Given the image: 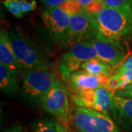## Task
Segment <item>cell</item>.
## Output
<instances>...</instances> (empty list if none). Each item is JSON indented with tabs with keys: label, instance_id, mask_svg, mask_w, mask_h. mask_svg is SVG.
<instances>
[{
	"label": "cell",
	"instance_id": "ba28073f",
	"mask_svg": "<svg viewBox=\"0 0 132 132\" xmlns=\"http://www.w3.org/2000/svg\"><path fill=\"white\" fill-rule=\"evenodd\" d=\"M95 38V24L93 15L84 10L71 16L68 37L64 46L71 47L76 43Z\"/></svg>",
	"mask_w": 132,
	"mask_h": 132
},
{
	"label": "cell",
	"instance_id": "3957f363",
	"mask_svg": "<svg viewBox=\"0 0 132 132\" xmlns=\"http://www.w3.org/2000/svg\"><path fill=\"white\" fill-rule=\"evenodd\" d=\"M9 38L15 54L25 71L48 70V63L38 48L19 30H10Z\"/></svg>",
	"mask_w": 132,
	"mask_h": 132
},
{
	"label": "cell",
	"instance_id": "30bf717a",
	"mask_svg": "<svg viewBox=\"0 0 132 132\" xmlns=\"http://www.w3.org/2000/svg\"><path fill=\"white\" fill-rule=\"evenodd\" d=\"M109 76L104 74H93L81 70L74 72L70 79V87L73 92L105 88Z\"/></svg>",
	"mask_w": 132,
	"mask_h": 132
},
{
	"label": "cell",
	"instance_id": "8992f818",
	"mask_svg": "<svg viewBox=\"0 0 132 132\" xmlns=\"http://www.w3.org/2000/svg\"><path fill=\"white\" fill-rule=\"evenodd\" d=\"M42 108L60 122L65 124L70 118L69 103L65 87L60 80L55 78L51 90L44 98Z\"/></svg>",
	"mask_w": 132,
	"mask_h": 132
},
{
	"label": "cell",
	"instance_id": "9a60e30c",
	"mask_svg": "<svg viewBox=\"0 0 132 132\" xmlns=\"http://www.w3.org/2000/svg\"><path fill=\"white\" fill-rule=\"evenodd\" d=\"M81 70L87 71L93 74H104V75H113V68L108 63L99 60L98 58H94L85 62L81 67Z\"/></svg>",
	"mask_w": 132,
	"mask_h": 132
},
{
	"label": "cell",
	"instance_id": "484cf974",
	"mask_svg": "<svg viewBox=\"0 0 132 132\" xmlns=\"http://www.w3.org/2000/svg\"><path fill=\"white\" fill-rule=\"evenodd\" d=\"M67 0H40L46 7H60L64 2Z\"/></svg>",
	"mask_w": 132,
	"mask_h": 132
},
{
	"label": "cell",
	"instance_id": "83f0119b",
	"mask_svg": "<svg viewBox=\"0 0 132 132\" xmlns=\"http://www.w3.org/2000/svg\"><path fill=\"white\" fill-rule=\"evenodd\" d=\"M77 1L80 3L83 7H85L87 6L88 5H90L91 2L95 1V0H77Z\"/></svg>",
	"mask_w": 132,
	"mask_h": 132
},
{
	"label": "cell",
	"instance_id": "603a6c76",
	"mask_svg": "<svg viewBox=\"0 0 132 132\" xmlns=\"http://www.w3.org/2000/svg\"><path fill=\"white\" fill-rule=\"evenodd\" d=\"M115 76H118L121 80L122 85H121V89L120 90L125 89L126 87H127L128 86H129L131 84H132V70H129V71H126L121 74Z\"/></svg>",
	"mask_w": 132,
	"mask_h": 132
},
{
	"label": "cell",
	"instance_id": "7c38bea8",
	"mask_svg": "<svg viewBox=\"0 0 132 132\" xmlns=\"http://www.w3.org/2000/svg\"><path fill=\"white\" fill-rule=\"evenodd\" d=\"M90 42L95 49L97 58L108 63L114 69L118 68L125 61L126 54L123 48L98 39H93Z\"/></svg>",
	"mask_w": 132,
	"mask_h": 132
},
{
	"label": "cell",
	"instance_id": "2e32d148",
	"mask_svg": "<svg viewBox=\"0 0 132 132\" xmlns=\"http://www.w3.org/2000/svg\"><path fill=\"white\" fill-rule=\"evenodd\" d=\"M33 132H68V127L57 120L41 119L35 123Z\"/></svg>",
	"mask_w": 132,
	"mask_h": 132
},
{
	"label": "cell",
	"instance_id": "d4e9b609",
	"mask_svg": "<svg viewBox=\"0 0 132 132\" xmlns=\"http://www.w3.org/2000/svg\"><path fill=\"white\" fill-rule=\"evenodd\" d=\"M114 95L123 97V98H132V84L128 86L123 90H120L117 91Z\"/></svg>",
	"mask_w": 132,
	"mask_h": 132
},
{
	"label": "cell",
	"instance_id": "52a82bcc",
	"mask_svg": "<svg viewBox=\"0 0 132 132\" xmlns=\"http://www.w3.org/2000/svg\"><path fill=\"white\" fill-rule=\"evenodd\" d=\"M114 93L106 88L73 92L72 99L78 107L90 109L101 112H112Z\"/></svg>",
	"mask_w": 132,
	"mask_h": 132
},
{
	"label": "cell",
	"instance_id": "4fadbf2b",
	"mask_svg": "<svg viewBox=\"0 0 132 132\" xmlns=\"http://www.w3.org/2000/svg\"><path fill=\"white\" fill-rule=\"evenodd\" d=\"M112 113L123 125L132 128V98L114 95Z\"/></svg>",
	"mask_w": 132,
	"mask_h": 132
},
{
	"label": "cell",
	"instance_id": "e0dca14e",
	"mask_svg": "<svg viewBox=\"0 0 132 132\" xmlns=\"http://www.w3.org/2000/svg\"><path fill=\"white\" fill-rule=\"evenodd\" d=\"M24 0H5L3 5L15 18L21 19L24 16L22 5Z\"/></svg>",
	"mask_w": 132,
	"mask_h": 132
},
{
	"label": "cell",
	"instance_id": "d6986e66",
	"mask_svg": "<svg viewBox=\"0 0 132 132\" xmlns=\"http://www.w3.org/2000/svg\"><path fill=\"white\" fill-rule=\"evenodd\" d=\"M105 8H106V7L101 0H95L94 2H91L90 5L85 7L84 10L91 15L95 16L99 14Z\"/></svg>",
	"mask_w": 132,
	"mask_h": 132
},
{
	"label": "cell",
	"instance_id": "5b68a950",
	"mask_svg": "<svg viewBox=\"0 0 132 132\" xmlns=\"http://www.w3.org/2000/svg\"><path fill=\"white\" fill-rule=\"evenodd\" d=\"M97 58L94 46L90 41L76 43L70 50L62 55L58 71L65 81H70L71 75L80 68L82 64L90 60Z\"/></svg>",
	"mask_w": 132,
	"mask_h": 132
},
{
	"label": "cell",
	"instance_id": "5bb4252c",
	"mask_svg": "<svg viewBox=\"0 0 132 132\" xmlns=\"http://www.w3.org/2000/svg\"><path fill=\"white\" fill-rule=\"evenodd\" d=\"M18 79L3 65L0 64V87L1 90L10 96H15L19 92Z\"/></svg>",
	"mask_w": 132,
	"mask_h": 132
},
{
	"label": "cell",
	"instance_id": "7402d4cb",
	"mask_svg": "<svg viewBox=\"0 0 132 132\" xmlns=\"http://www.w3.org/2000/svg\"><path fill=\"white\" fill-rule=\"evenodd\" d=\"M129 70H132V54L125 60V61L121 64V65L119 66L118 68L114 71L113 74L119 75Z\"/></svg>",
	"mask_w": 132,
	"mask_h": 132
},
{
	"label": "cell",
	"instance_id": "277c9868",
	"mask_svg": "<svg viewBox=\"0 0 132 132\" xmlns=\"http://www.w3.org/2000/svg\"><path fill=\"white\" fill-rule=\"evenodd\" d=\"M73 124L79 132H120L109 114L83 107L76 109Z\"/></svg>",
	"mask_w": 132,
	"mask_h": 132
},
{
	"label": "cell",
	"instance_id": "8fae6325",
	"mask_svg": "<svg viewBox=\"0 0 132 132\" xmlns=\"http://www.w3.org/2000/svg\"><path fill=\"white\" fill-rule=\"evenodd\" d=\"M0 64L6 67L17 79L25 71L15 54L10 40L9 32L4 29L0 32Z\"/></svg>",
	"mask_w": 132,
	"mask_h": 132
},
{
	"label": "cell",
	"instance_id": "ffe728a7",
	"mask_svg": "<svg viewBox=\"0 0 132 132\" xmlns=\"http://www.w3.org/2000/svg\"><path fill=\"white\" fill-rule=\"evenodd\" d=\"M121 80L120 79L115 75H112L109 76L108 81L105 87L106 89H107L112 93H115L117 91L121 89Z\"/></svg>",
	"mask_w": 132,
	"mask_h": 132
},
{
	"label": "cell",
	"instance_id": "44dd1931",
	"mask_svg": "<svg viewBox=\"0 0 132 132\" xmlns=\"http://www.w3.org/2000/svg\"><path fill=\"white\" fill-rule=\"evenodd\" d=\"M106 7H122L126 5H132V0H101Z\"/></svg>",
	"mask_w": 132,
	"mask_h": 132
},
{
	"label": "cell",
	"instance_id": "7a4b0ae2",
	"mask_svg": "<svg viewBox=\"0 0 132 132\" xmlns=\"http://www.w3.org/2000/svg\"><path fill=\"white\" fill-rule=\"evenodd\" d=\"M56 74L48 70L28 71L22 79L21 94L29 105H41L44 98L51 90Z\"/></svg>",
	"mask_w": 132,
	"mask_h": 132
},
{
	"label": "cell",
	"instance_id": "cb8c5ba5",
	"mask_svg": "<svg viewBox=\"0 0 132 132\" xmlns=\"http://www.w3.org/2000/svg\"><path fill=\"white\" fill-rule=\"evenodd\" d=\"M37 7V3L35 0H32L31 2H27V0L23 1L22 5V9H23V13L26 14L31 11H33Z\"/></svg>",
	"mask_w": 132,
	"mask_h": 132
},
{
	"label": "cell",
	"instance_id": "4316f807",
	"mask_svg": "<svg viewBox=\"0 0 132 132\" xmlns=\"http://www.w3.org/2000/svg\"><path fill=\"white\" fill-rule=\"evenodd\" d=\"M3 132H23V127L21 124H15L5 129Z\"/></svg>",
	"mask_w": 132,
	"mask_h": 132
},
{
	"label": "cell",
	"instance_id": "ac0fdd59",
	"mask_svg": "<svg viewBox=\"0 0 132 132\" xmlns=\"http://www.w3.org/2000/svg\"><path fill=\"white\" fill-rule=\"evenodd\" d=\"M60 7L70 16L77 14L84 10V7L77 0H67Z\"/></svg>",
	"mask_w": 132,
	"mask_h": 132
},
{
	"label": "cell",
	"instance_id": "9c48e42d",
	"mask_svg": "<svg viewBox=\"0 0 132 132\" xmlns=\"http://www.w3.org/2000/svg\"><path fill=\"white\" fill-rule=\"evenodd\" d=\"M41 20L51 38L64 45L68 34L71 16L60 7H46L42 10Z\"/></svg>",
	"mask_w": 132,
	"mask_h": 132
},
{
	"label": "cell",
	"instance_id": "6da1fadb",
	"mask_svg": "<svg viewBox=\"0 0 132 132\" xmlns=\"http://www.w3.org/2000/svg\"><path fill=\"white\" fill-rule=\"evenodd\" d=\"M95 38L123 47V43L132 35V5L122 7H106L93 16Z\"/></svg>",
	"mask_w": 132,
	"mask_h": 132
}]
</instances>
